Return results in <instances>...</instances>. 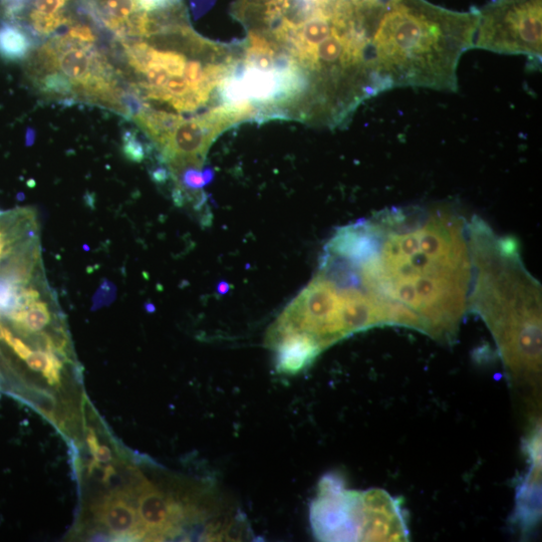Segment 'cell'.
<instances>
[{"label":"cell","mask_w":542,"mask_h":542,"mask_svg":"<svg viewBox=\"0 0 542 542\" xmlns=\"http://www.w3.org/2000/svg\"><path fill=\"white\" fill-rule=\"evenodd\" d=\"M353 283L391 312L398 327L456 342L468 309V222L448 206L386 209L340 229L326 246Z\"/></svg>","instance_id":"cell-1"},{"label":"cell","mask_w":542,"mask_h":542,"mask_svg":"<svg viewBox=\"0 0 542 542\" xmlns=\"http://www.w3.org/2000/svg\"><path fill=\"white\" fill-rule=\"evenodd\" d=\"M472 282L468 309L488 327L511 384L538 407L541 381V286L526 269L517 241L482 219L468 223Z\"/></svg>","instance_id":"cell-2"},{"label":"cell","mask_w":542,"mask_h":542,"mask_svg":"<svg viewBox=\"0 0 542 542\" xmlns=\"http://www.w3.org/2000/svg\"><path fill=\"white\" fill-rule=\"evenodd\" d=\"M477 23L478 13H452L423 0H385L372 37L385 90L456 92L458 65L473 49Z\"/></svg>","instance_id":"cell-3"},{"label":"cell","mask_w":542,"mask_h":542,"mask_svg":"<svg viewBox=\"0 0 542 542\" xmlns=\"http://www.w3.org/2000/svg\"><path fill=\"white\" fill-rule=\"evenodd\" d=\"M314 535L321 541H407L400 502L382 489H346L334 475L325 476L311 505Z\"/></svg>","instance_id":"cell-4"},{"label":"cell","mask_w":542,"mask_h":542,"mask_svg":"<svg viewBox=\"0 0 542 542\" xmlns=\"http://www.w3.org/2000/svg\"><path fill=\"white\" fill-rule=\"evenodd\" d=\"M473 49L525 56L539 68L542 56L541 0H496L478 13Z\"/></svg>","instance_id":"cell-5"},{"label":"cell","mask_w":542,"mask_h":542,"mask_svg":"<svg viewBox=\"0 0 542 542\" xmlns=\"http://www.w3.org/2000/svg\"><path fill=\"white\" fill-rule=\"evenodd\" d=\"M227 127L229 124L212 110L201 117L183 121L161 152L163 161L190 159L203 163L209 146Z\"/></svg>","instance_id":"cell-6"},{"label":"cell","mask_w":542,"mask_h":542,"mask_svg":"<svg viewBox=\"0 0 542 542\" xmlns=\"http://www.w3.org/2000/svg\"><path fill=\"white\" fill-rule=\"evenodd\" d=\"M133 499L127 490L115 491L104 497L94 507V511L99 521L116 537L143 540L144 535Z\"/></svg>","instance_id":"cell-7"},{"label":"cell","mask_w":542,"mask_h":542,"mask_svg":"<svg viewBox=\"0 0 542 542\" xmlns=\"http://www.w3.org/2000/svg\"><path fill=\"white\" fill-rule=\"evenodd\" d=\"M133 120L162 152L184 118L164 111H154L146 106Z\"/></svg>","instance_id":"cell-8"},{"label":"cell","mask_w":542,"mask_h":542,"mask_svg":"<svg viewBox=\"0 0 542 542\" xmlns=\"http://www.w3.org/2000/svg\"><path fill=\"white\" fill-rule=\"evenodd\" d=\"M93 45H78L60 57L59 70L68 77L74 87L83 84L92 73Z\"/></svg>","instance_id":"cell-9"},{"label":"cell","mask_w":542,"mask_h":542,"mask_svg":"<svg viewBox=\"0 0 542 542\" xmlns=\"http://www.w3.org/2000/svg\"><path fill=\"white\" fill-rule=\"evenodd\" d=\"M33 49L29 36L12 24L0 26V58L5 61L19 62L28 59Z\"/></svg>","instance_id":"cell-10"},{"label":"cell","mask_w":542,"mask_h":542,"mask_svg":"<svg viewBox=\"0 0 542 542\" xmlns=\"http://www.w3.org/2000/svg\"><path fill=\"white\" fill-rule=\"evenodd\" d=\"M34 83L42 93L54 98H68L75 95L71 80L58 71L43 76Z\"/></svg>","instance_id":"cell-11"},{"label":"cell","mask_w":542,"mask_h":542,"mask_svg":"<svg viewBox=\"0 0 542 542\" xmlns=\"http://www.w3.org/2000/svg\"><path fill=\"white\" fill-rule=\"evenodd\" d=\"M30 20L33 29L41 36H50L55 32L66 29L69 31L72 22L65 17L61 12L52 15L42 14L34 11L30 15Z\"/></svg>","instance_id":"cell-12"},{"label":"cell","mask_w":542,"mask_h":542,"mask_svg":"<svg viewBox=\"0 0 542 542\" xmlns=\"http://www.w3.org/2000/svg\"><path fill=\"white\" fill-rule=\"evenodd\" d=\"M128 63L131 68L140 74H144L153 63L154 48L144 42L127 43L122 41Z\"/></svg>","instance_id":"cell-13"},{"label":"cell","mask_w":542,"mask_h":542,"mask_svg":"<svg viewBox=\"0 0 542 542\" xmlns=\"http://www.w3.org/2000/svg\"><path fill=\"white\" fill-rule=\"evenodd\" d=\"M153 63L161 66L169 76H182L186 58L176 52L154 50Z\"/></svg>","instance_id":"cell-14"},{"label":"cell","mask_w":542,"mask_h":542,"mask_svg":"<svg viewBox=\"0 0 542 542\" xmlns=\"http://www.w3.org/2000/svg\"><path fill=\"white\" fill-rule=\"evenodd\" d=\"M105 9L109 17L126 21L133 13L141 11L137 0H106Z\"/></svg>","instance_id":"cell-15"},{"label":"cell","mask_w":542,"mask_h":542,"mask_svg":"<svg viewBox=\"0 0 542 542\" xmlns=\"http://www.w3.org/2000/svg\"><path fill=\"white\" fill-rule=\"evenodd\" d=\"M123 153L125 157L135 163H141L146 158V149L134 132H125L123 135Z\"/></svg>","instance_id":"cell-16"},{"label":"cell","mask_w":542,"mask_h":542,"mask_svg":"<svg viewBox=\"0 0 542 542\" xmlns=\"http://www.w3.org/2000/svg\"><path fill=\"white\" fill-rule=\"evenodd\" d=\"M49 355V362L46 369L43 371V375L47 382L51 386H59L61 384V372L63 369V362L59 355L54 351H47Z\"/></svg>","instance_id":"cell-17"},{"label":"cell","mask_w":542,"mask_h":542,"mask_svg":"<svg viewBox=\"0 0 542 542\" xmlns=\"http://www.w3.org/2000/svg\"><path fill=\"white\" fill-rule=\"evenodd\" d=\"M66 36L85 45H93L97 41V36L92 28L81 24L71 26Z\"/></svg>","instance_id":"cell-18"},{"label":"cell","mask_w":542,"mask_h":542,"mask_svg":"<svg viewBox=\"0 0 542 542\" xmlns=\"http://www.w3.org/2000/svg\"><path fill=\"white\" fill-rule=\"evenodd\" d=\"M163 90H165L172 97H183L192 92L189 84L182 76H172L169 78Z\"/></svg>","instance_id":"cell-19"},{"label":"cell","mask_w":542,"mask_h":542,"mask_svg":"<svg viewBox=\"0 0 542 542\" xmlns=\"http://www.w3.org/2000/svg\"><path fill=\"white\" fill-rule=\"evenodd\" d=\"M141 11L151 13L180 5L181 0H137Z\"/></svg>","instance_id":"cell-20"},{"label":"cell","mask_w":542,"mask_h":542,"mask_svg":"<svg viewBox=\"0 0 542 542\" xmlns=\"http://www.w3.org/2000/svg\"><path fill=\"white\" fill-rule=\"evenodd\" d=\"M49 362L48 352L39 350L33 352V354L26 361L27 366L34 372H42L46 369Z\"/></svg>","instance_id":"cell-21"},{"label":"cell","mask_w":542,"mask_h":542,"mask_svg":"<svg viewBox=\"0 0 542 542\" xmlns=\"http://www.w3.org/2000/svg\"><path fill=\"white\" fill-rule=\"evenodd\" d=\"M93 456L94 460L89 466L90 474H92L95 469H99L101 464L108 463L113 459L112 451L106 445H100L97 452Z\"/></svg>","instance_id":"cell-22"},{"label":"cell","mask_w":542,"mask_h":542,"mask_svg":"<svg viewBox=\"0 0 542 542\" xmlns=\"http://www.w3.org/2000/svg\"><path fill=\"white\" fill-rule=\"evenodd\" d=\"M36 11L52 15L58 13L63 7L61 0H36L35 2Z\"/></svg>","instance_id":"cell-23"},{"label":"cell","mask_w":542,"mask_h":542,"mask_svg":"<svg viewBox=\"0 0 542 542\" xmlns=\"http://www.w3.org/2000/svg\"><path fill=\"white\" fill-rule=\"evenodd\" d=\"M11 350L19 359L25 362L33 354V350L19 337L14 339Z\"/></svg>","instance_id":"cell-24"},{"label":"cell","mask_w":542,"mask_h":542,"mask_svg":"<svg viewBox=\"0 0 542 542\" xmlns=\"http://www.w3.org/2000/svg\"><path fill=\"white\" fill-rule=\"evenodd\" d=\"M25 2L26 0H0V3L7 6V12L12 16L22 10Z\"/></svg>","instance_id":"cell-25"},{"label":"cell","mask_w":542,"mask_h":542,"mask_svg":"<svg viewBox=\"0 0 542 542\" xmlns=\"http://www.w3.org/2000/svg\"><path fill=\"white\" fill-rule=\"evenodd\" d=\"M87 443L91 453L94 455L100 447L97 434L93 428H90L87 434Z\"/></svg>","instance_id":"cell-26"},{"label":"cell","mask_w":542,"mask_h":542,"mask_svg":"<svg viewBox=\"0 0 542 542\" xmlns=\"http://www.w3.org/2000/svg\"><path fill=\"white\" fill-rule=\"evenodd\" d=\"M152 179L157 183H164L169 177V173L165 168H157L151 172Z\"/></svg>","instance_id":"cell-27"},{"label":"cell","mask_w":542,"mask_h":542,"mask_svg":"<svg viewBox=\"0 0 542 542\" xmlns=\"http://www.w3.org/2000/svg\"><path fill=\"white\" fill-rule=\"evenodd\" d=\"M115 474H116L115 468L112 465H107V467L104 470L103 482L106 484L109 483L112 477L115 476Z\"/></svg>","instance_id":"cell-28"},{"label":"cell","mask_w":542,"mask_h":542,"mask_svg":"<svg viewBox=\"0 0 542 542\" xmlns=\"http://www.w3.org/2000/svg\"><path fill=\"white\" fill-rule=\"evenodd\" d=\"M228 290H229V286L226 285L225 283H221L220 286L218 287V291L221 294H225Z\"/></svg>","instance_id":"cell-29"},{"label":"cell","mask_w":542,"mask_h":542,"mask_svg":"<svg viewBox=\"0 0 542 542\" xmlns=\"http://www.w3.org/2000/svg\"><path fill=\"white\" fill-rule=\"evenodd\" d=\"M61 2L63 3L64 6H66V4L68 3V0H61Z\"/></svg>","instance_id":"cell-30"}]
</instances>
